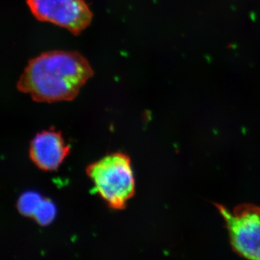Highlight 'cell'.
Instances as JSON below:
<instances>
[{
    "label": "cell",
    "instance_id": "1",
    "mask_svg": "<svg viewBox=\"0 0 260 260\" xmlns=\"http://www.w3.org/2000/svg\"><path fill=\"white\" fill-rule=\"evenodd\" d=\"M93 75L88 61L79 53L49 51L30 61L18 88L37 102L71 101Z\"/></svg>",
    "mask_w": 260,
    "mask_h": 260
},
{
    "label": "cell",
    "instance_id": "2",
    "mask_svg": "<svg viewBox=\"0 0 260 260\" xmlns=\"http://www.w3.org/2000/svg\"><path fill=\"white\" fill-rule=\"evenodd\" d=\"M86 174L98 194L112 209H124L134 196V175L131 160L125 154H109L89 165Z\"/></svg>",
    "mask_w": 260,
    "mask_h": 260
},
{
    "label": "cell",
    "instance_id": "3",
    "mask_svg": "<svg viewBox=\"0 0 260 260\" xmlns=\"http://www.w3.org/2000/svg\"><path fill=\"white\" fill-rule=\"evenodd\" d=\"M213 205L225 222L233 250L246 259L260 260V206L247 203L230 210Z\"/></svg>",
    "mask_w": 260,
    "mask_h": 260
},
{
    "label": "cell",
    "instance_id": "4",
    "mask_svg": "<svg viewBox=\"0 0 260 260\" xmlns=\"http://www.w3.org/2000/svg\"><path fill=\"white\" fill-rule=\"evenodd\" d=\"M34 16L78 35L91 23L93 14L85 0H27Z\"/></svg>",
    "mask_w": 260,
    "mask_h": 260
},
{
    "label": "cell",
    "instance_id": "5",
    "mask_svg": "<svg viewBox=\"0 0 260 260\" xmlns=\"http://www.w3.org/2000/svg\"><path fill=\"white\" fill-rule=\"evenodd\" d=\"M70 151L61 133L50 129L36 135L30 142L29 155L41 170L52 172L60 167Z\"/></svg>",
    "mask_w": 260,
    "mask_h": 260
},
{
    "label": "cell",
    "instance_id": "6",
    "mask_svg": "<svg viewBox=\"0 0 260 260\" xmlns=\"http://www.w3.org/2000/svg\"><path fill=\"white\" fill-rule=\"evenodd\" d=\"M44 200L40 195L34 192H26L20 197L18 209L22 215L34 218L36 212Z\"/></svg>",
    "mask_w": 260,
    "mask_h": 260
},
{
    "label": "cell",
    "instance_id": "7",
    "mask_svg": "<svg viewBox=\"0 0 260 260\" xmlns=\"http://www.w3.org/2000/svg\"><path fill=\"white\" fill-rule=\"evenodd\" d=\"M55 215L56 209L54 204L49 200L44 199L32 218L35 219L40 225H47L54 220Z\"/></svg>",
    "mask_w": 260,
    "mask_h": 260
}]
</instances>
